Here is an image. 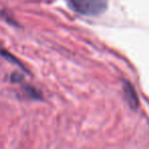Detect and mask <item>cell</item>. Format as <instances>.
Here are the masks:
<instances>
[{
    "label": "cell",
    "mask_w": 149,
    "mask_h": 149,
    "mask_svg": "<svg viewBox=\"0 0 149 149\" xmlns=\"http://www.w3.org/2000/svg\"><path fill=\"white\" fill-rule=\"evenodd\" d=\"M26 92H27V95L29 96V97H31V98H39L40 97V94L38 93L37 91H36L34 88H32V87H26Z\"/></svg>",
    "instance_id": "4"
},
{
    "label": "cell",
    "mask_w": 149,
    "mask_h": 149,
    "mask_svg": "<svg viewBox=\"0 0 149 149\" xmlns=\"http://www.w3.org/2000/svg\"><path fill=\"white\" fill-rule=\"evenodd\" d=\"M0 55L2 56L3 58H5L6 60H8L9 62H11V63H15V64H17V65H19V66H22L21 62H19V60H17V58L13 55V54H10L9 52H7L6 50L0 49ZM22 68H23V66H22Z\"/></svg>",
    "instance_id": "3"
},
{
    "label": "cell",
    "mask_w": 149,
    "mask_h": 149,
    "mask_svg": "<svg viewBox=\"0 0 149 149\" xmlns=\"http://www.w3.org/2000/svg\"><path fill=\"white\" fill-rule=\"evenodd\" d=\"M70 8L74 13L87 17H96L107 8L106 0H68Z\"/></svg>",
    "instance_id": "1"
},
{
    "label": "cell",
    "mask_w": 149,
    "mask_h": 149,
    "mask_svg": "<svg viewBox=\"0 0 149 149\" xmlns=\"http://www.w3.org/2000/svg\"><path fill=\"white\" fill-rule=\"evenodd\" d=\"M124 94L127 102H128L131 107L132 108L138 107V104H139L138 95H137L134 87L129 82H125L124 83Z\"/></svg>",
    "instance_id": "2"
}]
</instances>
